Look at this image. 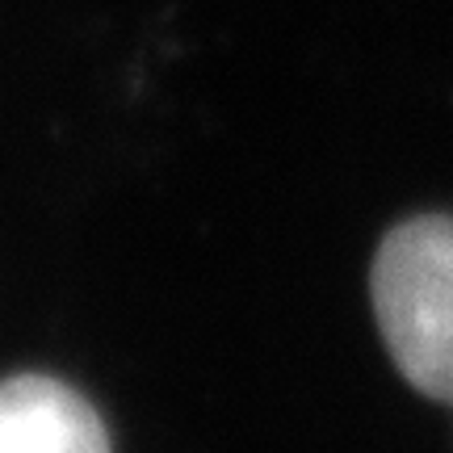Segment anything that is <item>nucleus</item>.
Listing matches in <instances>:
<instances>
[{
  "instance_id": "obj_2",
  "label": "nucleus",
  "mask_w": 453,
  "mask_h": 453,
  "mask_svg": "<svg viewBox=\"0 0 453 453\" xmlns=\"http://www.w3.org/2000/svg\"><path fill=\"white\" fill-rule=\"evenodd\" d=\"M0 453H110V437L67 382L17 373L0 382Z\"/></svg>"
},
{
  "instance_id": "obj_1",
  "label": "nucleus",
  "mask_w": 453,
  "mask_h": 453,
  "mask_svg": "<svg viewBox=\"0 0 453 453\" xmlns=\"http://www.w3.org/2000/svg\"><path fill=\"white\" fill-rule=\"evenodd\" d=\"M373 315L411 387L453 407V219L420 214L395 226L370 273Z\"/></svg>"
}]
</instances>
